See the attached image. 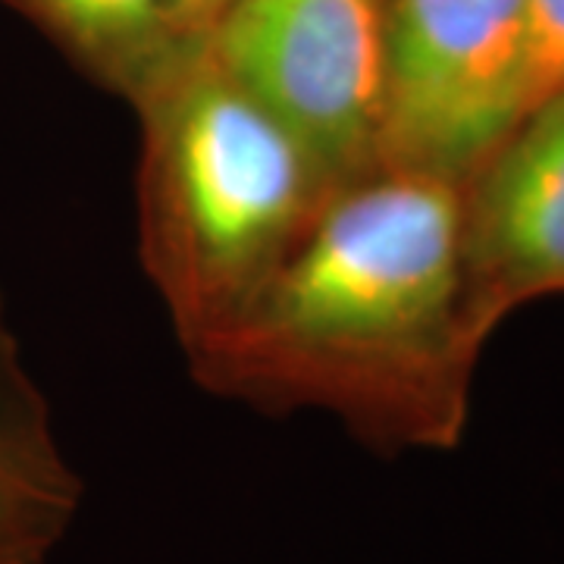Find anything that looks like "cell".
Returning <instances> with one entry per match:
<instances>
[{"label":"cell","instance_id":"obj_6","mask_svg":"<svg viewBox=\"0 0 564 564\" xmlns=\"http://www.w3.org/2000/svg\"><path fill=\"white\" fill-rule=\"evenodd\" d=\"M82 499L85 484L63 455L0 292V564H47Z\"/></svg>","mask_w":564,"mask_h":564},{"label":"cell","instance_id":"obj_7","mask_svg":"<svg viewBox=\"0 0 564 564\" xmlns=\"http://www.w3.org/2000/svg\"><path fill=\"white\" fill-rule=\"evenodd\" d=\"M82 73L126 104L158 91L207 39L185 35L161 0H7Z\"/></svg>","mask_w":564,"mask_h":564},{"label":"cell","instance_id":"obj_1","mask_svg":"<svg viewBox=\"0 0 564 564\" xmlns=\"http://www.w3.org/2000/svg\"><path fill=\"white\" fill-rule=\"evenodd\" d=\"M484 345L462 188L377 170L336 188L292 254L185 358L210 395L280 417L323 411L395 458L462 445Z\"/></svg>","mask_w":564,"mask_h":564},{"label":"cell","instance_id":"obj_4","mask_svg":"<svg viewBox=\"0 0 564 564\" xmlns=\"http://www.w3.org/2000/svg\"><path fill=\"white\" fill-rule=\"evenodd\" d=\"M389 0H239L207 51L336 185L377 173Z\"/></svg>","mask_w":564,"mask_h":564},{"label":"cell","instance_id":"obj_2","mask_svg":"<svg viewBox=\"0 0 564 564\" xmlns=\"http://www.w3.org/2000/svg\"><path fill=\"white\" fill-rule=\"evenodd\" d=\"M135 113L141 263L188 348L261 289L343 185L207 41Z\"/></svg>","mask_w":564,"mask_h":564},{"label":"cell","instance_id":"obj_3","mask_svg":"<svg viewBox=\"0 0 564 564\" xmlns=\"http://www.w3.org/2000/svg\"><path fill=\"white\" fill-rule=\"evenodd\" d=\"M533 104L527 0H389L380 170L464 188Z\"/></svg>","mask_w":564,"mask_h":564},{"label":"cell","instance_id":"obj_5","mask_svg":"<svg viewBox=\"0 0 564 564\" xmlns=\"http://www.w3.org/2000/svg\"><path fill=\"white\" fill-rule=\"evenodd\" d=\"M462 242L467 302L486 339L527 302L564 295V85L462 188Z\"/></svg>","mask_w":564,"mask_h":564},{"label":"cell","instance_id":"obj_8","mask_svg":"<svg viewBox=\"0 0 564 564\" xmlns=\"http://www.w3.org/2000/svg\"><path fill=\"white\" fill-rule=\"evenodd\" d=\"M533 66H536V101L564 85V0H527Z\"/></svg>","mask_w":564,"mask_h":564},{"label":"cell","instance_id":"obj_9","mask_svg":"<svg viewBox=\"0 0 564 564\" xmlns=\"http://www.w3.org/2000/svg\"><path fill=\"white\" fill-rule=\"evenodd\" d=\"M170 20L192 39H207L214 25L239 3V0H161Z\"/></svg>","mask_w":564,"mask_h":564}]
</instances>
